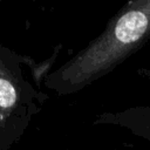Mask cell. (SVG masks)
Listing matches in <instances>:
<instances>
[{"mask_svg":"<svg viewBox=\"0 0 150 150\" xmlns=\"http://www.w3.org/2000/svg\"><path fill=\"white\" fill-rule=\"evenodd\" d=\"M150 40V0L127 2L103 32L45 79L59 96L79 93L138 52Z\"/></svg>","mask_w":150,"mask_h":150,"instance_id":"cell-1","label":"cell"},{"mask_svg":"<svg viewBox=\"0 0 150 150\" xmlns=\"http://www.w3.org/2000/svg\"><path fill=\"white\" fill-rule=\"evenodd\" d=\"M59 52L36 62L0 42V150H13L48 101L42 82Z\"/></svg>","mask_w":150,"mask_h":150,"instance_id":"cell-2","label":"cell"},{"mask_svg":"<svg viewBox=\"0 0 150 150\" xmlns=\"http://www.w3.org/2000/svg\"><path fill=\"white\" fill-rule=\"evenodd\" d=\"M93 124H110L124 128L131 134L150 142V107L136 105L121 111L96 115Z\"/></svg>","mask_w":150,"mask_h":150,"instance_id":"cell-3","label":"cell"},{"mask_svg":"<svg viewBox=\"0 0 150 150\" xmlns=\"http://www.w3.org/2000/svg\"><path fill=\"white\" fill-rule=\"evenodd\" d=\"M137 73L141 75V76H144V77H150V69H138Z\"/></svg>","mask_w":150,"mask_h":150,"instance_id":"cell-4","label":"cell"},{"mask_svg":"<svg viewBox=\"0 0 150 150\" xmlns=\"http://www.w3.org/2000/svg\"><path fill=\"white\" fill-rule=\"evenodd\" d=\"M67 150H71V149H67Z\"/></svg>","mask_w":150,"mask_h":150,"instance_id":"cell-5","label":"cell"}]
</instances>
